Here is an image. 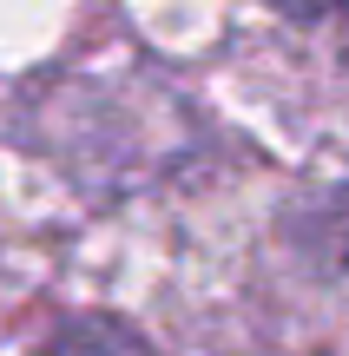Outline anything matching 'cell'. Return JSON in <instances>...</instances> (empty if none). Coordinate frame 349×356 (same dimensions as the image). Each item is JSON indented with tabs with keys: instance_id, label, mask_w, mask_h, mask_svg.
<instances>
[{
	"instance_id": "6da1fadb",
	"label": "cell",
	"mask_w": 349,
	"mask_h": 356,
	"mask_svg": "<svg viewBox=\"0 0 349 356\" xmlns=\"http://www.w3.org/2000/svg\"><path fill=\"white\" fill-rule=\"evenodd\" d=\"M40 356H158V350L145 343L126 317H99V310H86V317H66L60 330L46 337Z\"/></svg>"
}]
</instances>
